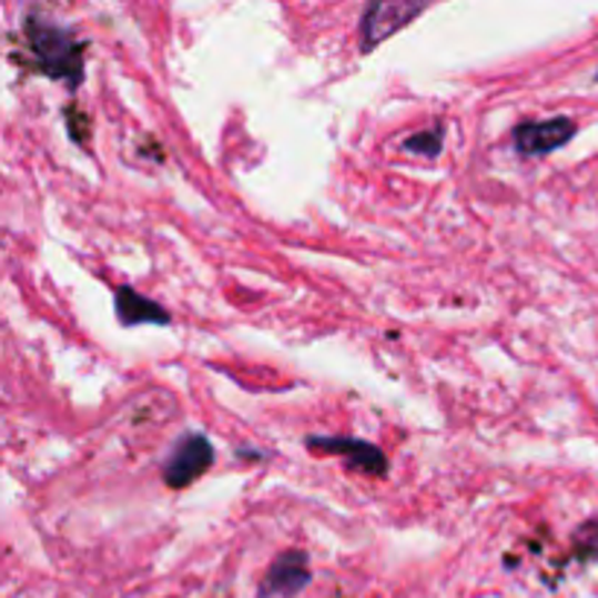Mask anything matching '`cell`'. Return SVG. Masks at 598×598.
Listing matches in <instances>:
<instances>
[{"mask_svg":"<svg viewBox=\"0 0 598 598\" xmlns=\"http://www.w3.org/2000/svg\"><path fill=\"white\" fill-rule=\"evenodd\" d=\"M24 36L30 53L44 77L59 79L64 85L77 88L85 77V44L55 21L30 16L24 21Z\"/></svg>","mask_w":598,"mask_h":598,"instance_id":"1","label":"cell"},{"mask_svg":"<svg viewBox=\"0 0 598 598\" xmlns=\"http://www.w3.org/2000/svg\"><path fill=\"white\" fill-rule=\"evenodd\" d=\"M213 444L202 433H187L175 442L164 465V482L170 488H187L213 465Z\"/></svg>","mask_w":598,"mask_h":598,"instance_id":"2","label":"cell"},{"mask_svg":"<svg viewBox=\"0 0 598 598\" xmlns=\"http://www.w3.org/2000/svg\"><path fill=\"white\" fill-rule=\"evenodd\" d=\"M424 9V3H415V0H379V3H371L365 9L363 27H359L365 53L383 44L386 39H392L394 32L403 30L406 24H412Z\"/></svg>","mask_w":598,"mask_h":598,"instance_id":"3","label":"cell"},{"mask_svg":"<svg viewBox=\"0 0 598 598\" xmlns=\"http://www.w3.org/2000/svg\"><path fill=\"white\" fill-rule=\"evenodd\" d=\"M578 132V123L572 118H549V120H523L520 126L514 129V146L520 155L537 158L549 155V152L567 146Z\"/></svg>","mask_w":598,"mask_h":598,"instance_id":"4","label":"cell"},{"mask_svg":"<svg viewBox=\"0 0 598 598\" xmlns=\"http://www.w3.org/2000/svg\"><path fill=\"white\" fill-rule=\"evenodd\" d=\"M313 581L310 572V558L304 551L290 549L272 560L261 584V598H292L298 596L307 584Z\"/></svg>","mask_w":598,"mask_h":598,"instance_id":"5","label":"cell"},{"mask_svg":"<svg viewBox=\"0 0 598 598\" xmlns=\"http://www.w3.org/2000/svg\"><path fill=\"white\" fill-rule=\"evenodd\" d=\"M307 447L313 453H331V456H345L356 470L371 473V476H383L386 473V456H383V449L374 447L368 442H359V438H307Z\"/></svg>","mask_w":598,"mask_h":598,"instance_id":"6","label":"cell"},{"mask_svg":"<svg viewBox=\"0 0 598 598\" xmlns=\"http://www.w3.org/2000/svg\"><path fill=\"white\" fill-rule=\"evenodd\" d=\"M114 307H118V318L123 327H134V324H170V313L164 307H158L155 301L141 295V292H134L132 286H118Z\"/></svg>","mask_w":598,"mask_h":598,"instance_id":"7","label":"cell"},{"mask_svg":"<svg viewBox=\"0 0 598 598\" xmlns=\"http://www.w3.org/2000/svg\"><path fill=\"white\" fill-rule=\"evenodd\" d=\"M442 146H444V129L442 126L429 129V132L412 134L409 141L403 143V150L415 152V155H424V158H438Z\"/></svg>","mask_w":598,"mask_h":598,"instance_id":"8","label":"cell"},{"mask_svg":"<svg viewBox=\"0 0 598 598\" xmlns=\"http://www.w3.org/2000/svg\"><path fill=\"white\" fill-rule=\"evenodd\" d=\"M575 546H578V551H581L584 558L598 560V517L587 520L578 531H575Z\"/></svg>","mask_w":598,"mask_h":598,"instance_id":"9","label":"cell"},{"mask_svg":"<svg viewBox=\"0 0 598 598\" xmlns=\"http://www.w3.org/2000/svg\"><path fill=\"white\" fill-rule=\"evenodd\" d=\"M596 82H598V71H596Z\"/></svg>","mask_w":598,"mask_h":598,"instance_id":"10","label":"cell"}]
</instances>
